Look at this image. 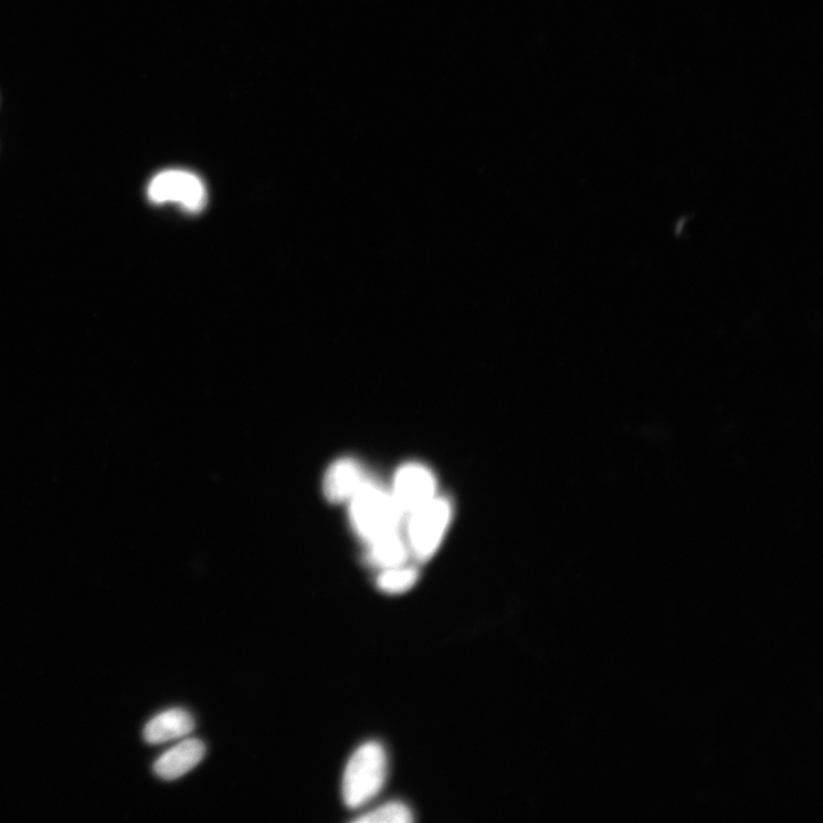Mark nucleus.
Returning <instances> with one entry per match:
<instances>
[{"label": "nucleus", "mask_w": 823, "mask_h": 823, "mask_svg": "<svg viewBox=\"0 0 823 823\" xmlns=\"http://www.w3.org/2000/svg\"><path fill=\"white\" fill-rule=\"evenodd\" d=\"M387 778V755L378 742L359 747L345 771L342 798L349 809H358L372 801Z\"/></svg>", "instance_id": "1"}, {"label": "nucleus", "mask_w": 823, "mask_h": 823, "mask_svg": "<svg viewBox=\"0 0 823 823\" xmlns=\"http://www.w3.org/2000/svg\"><path fill=\"white\" fill-rule=\"evenodd\" d=\"M350 500L354 528L369 544L399 530L403 515L391 494L374 483L367 481Z\"/></svg>", "instance_id": "2"}, {"label": "nucleus", "mask_w": 823, "mask_h": 823, "mask_svg": "<svg viewBox=\"0 0 823 823\" xmlns=\"http://www.w3.org/2000/svg\"><path fill=\"white\" fill-rule=\"evenodd\" d=\"M451 515L450 503L436 497L410 515L408 546L418 561L425 562L437 551Z\"/></svg>", "instance_id": "3"}, {"label": "nucleus", "mask_w": 823, "mask_h": 823, "mask_svg": "<svg viewBox=\"0 0 823 823\" xmlns=\"http://www.w3.org/2000/svg\"><path fill=\"white\" fill-rule=\"evenodd\" d=\"M148 197L155 204L177 203L191 213L201 212L208 202L203 181L181 170L157 175L148 187Z\"/></svg>", "instance_id": "4"}, {"label": "nucleus", "mask_w": 823, "mask_h": 823, "mask_svg": "<svg viewBox=\"0 0 823 823\" xmlns=\"http://www.w3.org/2000/svg\"><path fill=\"white\" fill-rule=\"evenodd\" d=\"M435 492L436 481L432 472L424 466L410 464L394 476L391 496L404 517L432 502Z\"/></svg>", "instance_id": "5"}, {"label": "nucleus", "mask_w": 823, "mask_h": 823, "mask_svg": "<svg viewBox=\"0 0 823 823\" xmlns=\"http://www.w3.org/2000/svg\"><path fill=\"white\" fill-rule=\"evenodd\" d=\"M205 745L199 739H187L162 753L155 763V773L163 780H176L197 766L205 756Z\"/></svg>", "instance_id": "6"}, {"label": "nucleus", "mask_w": 823, "mask_h": 823, "mask_svg": "<svg viewBox=\"0 0 823 823\" xmlns=\"http://www.w3.org/2000/svg\"><path fill=\"white\" fill-rule=\"evenodd\" d=\"M367 482L363 471L352 458H342L327 471L323 489L328 502L340 504L350 500Z\"/></svg>", "instance_id": "7"}, {"label": "nucleus", "mask_w": 823, "mask_h": 823, "mask_svg": "<svg viewBox=\"0 0 823 823\" xmlns=\"http://www.w3.org/2000/svg\"><path fill=\"white\" fill-rule=\"evenodd\" d=\"M194 728L191 715L180 708L163 711L154 717L144 731L145 740L151 745L169 742L188 736Z\"/></svg>", "instance_id": "8"}, {"label": "nucleus", "mask_w": 823, "mask_h": 823, "mask_svg": "<svg viewBox=\"0 0 823 823\" xmlns=\"http://www.w3.org/2000/svg\"><path fill=\"white\" fill-rule=\"evenodd\" d=\"M369 561L382 570L404 566L408 561L409 546L400 535L393 531L372 541Z\"/></svg>", "instance_id": "9"}, {"label": "nucleus", "mask_w": 823, "mask_h": 823, "mask_svg": "<svg viewBox=\"0 0 823 823\" xmlns=\"http://www.w3.org/2000/svg\"><path fill=\"white\" fill-rule=\"evenodd\" d=\"M419 571L412 567H394L384 569L379 576L377 584L387 594L399 595L409 591L418 581Z\"/></svg>", "instance_id": "10"}, {"label": "nucleus", "mask_w": 823, "mask_h": 823, "mask_svg": "<svg viewBox=\"0 0 823 823\" xmlns=\"http://www.w3.org/2000/svg\"><path fill=\"white\" fill-rule=\"evenodd\" d=\"M412 821V811L401 802L388 803L356 820L359 823H410Z\"/></svg>", "instance_id": "11"}]
</instances>
